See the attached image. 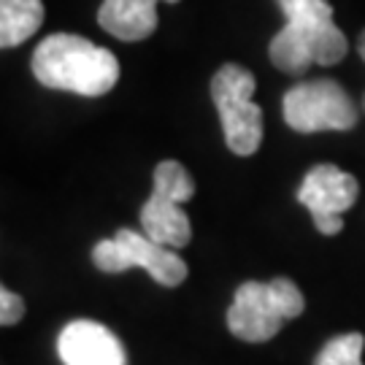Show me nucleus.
<instances>
[{"label": "nucleus", "mask_w": 365, "mask_h": 365, "mask_svg": "<svg viewBox=\"0 0 365 365\" xmlns=\"http://www.w3.org/2000/svg\"><path fill=\"white\" fill-rule=\"evenodd\" d=\"M284 11V27L268 46L271 63L289 76H300L312 66L341 63L349 43L333 22V6L327 0H276Z\"/></svg>", "instance_id": "obj_1"}, {"label": "nucleus", "mask_w": 365, "mask_h": 365, "mask_svg": "<svg viewBox=\"0 0 365 365\" xmlns=\"http://www.w3.org/2000/svg\"><path fill=\"white\" fill-rule=\"evenodd\" d=\"M30 68L43 87L84 98H101L119 81V63L114 52L73 33L46 36L36 46Z\"/></svg>", "instance_id": "obj_2"}, {"label": "nucleus", "mask_w": 365, "mask_h": 365, "mask_svg": "<svg viewBox=\"0 0 365 365\" xmlns=\"http://www.w3.org/2000/svg\"><path fill=\"white\" fill-rule=\"evenodd\" d=\"M303 309V292L287 276H276L271 282H244L227 309V327L235 339L262 344L274 339L287 319L300 317Z\"/></svg>", "instance_id": "obj_3"}, {"label": "nucleus", "mask_w": 365, "mask_h": 365, "mask_svg": "<svg viewBox=\"0 0 365 365\" xmlns=\"http://www.w3.org/2000/svg\"><path fill=\"white\" fill-rule=\"evenodd\" d=\"M257 81L244 66L227 63L211 78V98L220 111L225 144L238 157L255 155L262 144V108L255 98Z\"/></svg>", "instance_id": "obj_4"}, {"label": "nucleus", "mask_w": 365, "mask_h": 365, "mask_svg": "<svg viewBox=\"0 0 365 365\" xmlns=\"http://www.w3.org/2000/svg\"><path fill=\"white\" fill-rule=\"evenodd\" d=\"M192 195H195V182L190 170L176 160H163L155 168L152 197L141 209L144 233L163 247H187L192 241V225L182 211V203L192 200Z\"/></svg>", "instance_id": "obj_5"}, {"label": "nucleus", "mask_w": 365, "mask_h": 365, "mask_svg": "<svg viewBox=\"0 0 365 365\" xmlns=\"http://www.w3.org/2000/svg\"><path fill=\"white\" fill-rule=\"evenodd\" d=\"M284 122L298 133L352 130L357 125V106L349 92L333 78H309L284 92Z\"/></svg>", "instance_id": "obj_6"}, {"label": "nucleus", "mask_w": 365, "mask_h": 365, "mask_svg": "<svg viewBox=\"0 0 365 365\" xmlns=\"http://www.w3.org/2000/svg\"><path fill=\"white\" fill-rule=\"evenodd\" d=\"M92 262L103 274H125L130 268H144L163 287H179L187 279V262L173 249L128 227L117 230L114 238L95 244Z\"/></svg>", "instance_id": "obj_7"}, {"label": "nucleus", "mask_w": 365, "mask_h": 365, "mask_svg": "<svg viewBox=\"0 0 365 365\" xmlns=\"http://www.w3.org/2000/svg\"><path fill=\"white\" fill-rule=\"evenodd\" d=\"M357 179L336 165H314L298 187V203L312 214L317 230L322 235H336L344 227V211H349L357 200Z\"/></svg>", "instance_id": "obj_8"}, {"label": "nucleus", "mask_w": 365, "mask_h": 365, "mask_svg": "<svg viewBox=\"0 0 365 365\" xmlns=\"http://www.w3.org/2000/svg\"><path fill=\"white\" fill-rule=\"evenodd\" d=\"M57 352L66 365H125L122 341L101 322L73 319L63 327Z\"/></svg>", "instance_id": "obj_9"}, {"label": "nucleus", "mask_w": 365, "mask_h": 365, "mask_svg": "<svg viewBox=\"0 0 365 365\" xmlns=\"http://www.w3.org/2000/svg\"><path fill=\"white\" fill-rule=\"evenodd\" d=\"M157 3L160 0H103L98 22L119 41H144L157 30Z\"/></svg>", "instance_id": "obj_10"}, {"label": "nucleus", "mask_w": 365, "mask_h": 365, "mask_svg": "<svg viewBox=\"0 0 365 365\" xmlns=\"http://www.w3.org/2000/svg\"><path fill=\"white\" fill-rule=\"evenodd\" d=\"M43 25L41 0H0V49L25 43Z\"/></svg>", "instance_id": "obj_11"}, {"label": "nucleus", "mask_w": 365, "mask_h": 365, "mask_svg": "<svg viewBox=\"0 0 365 365\" xmlns=\"http://www.w3.org/2000/svg\"><path fill=\"white\" fill-rule=\"evenodd\" d=\"M363 333H344L325 344L314 365H363Z\"/></svg>", "instance_id": "obj_12"}, {"label": "nucleus", "mask_w": 365, "mask_h": 365, "mask_svg": "<svg viewBox=\"0 0 365 365\" xmlns=\"http://www.w3.org/2000/svg\"><path fill=\"white\" fill-rule=\"evenodd\" d=\"M22 317H25V300H22V295L9 292L0 284V327L16 325Z\"/></svg>", "instance_id": "obj_13"}, {"label": "nucleus", "mask_w": 365, "mask_h": 365, "mask_svg": "<svg viewBox=\"0 0 365 365\" xmlns=\"http://www.w3.org/2000/svg\"><path fill=\"white\" fill-rule=\"evenodd\" d=\"M357 52H360V57L365 60V30H363V36H360V41H357Z\"/></svg>", "instance_id": "obj_14"}, {"label": "nucleus", "mask_w": 365, "mask_h": 365, "mask_svg": "<svg viewBox=\"0 0 365 365\" xmlns=\"http://www.w3.org/2000/svg\"><path fill=\"white\" fill-rule=\"evenodd\" d=\"M363 111H365V98H363Z\"/></svg>", "instance_id": "obj_15"}]
</instances>
